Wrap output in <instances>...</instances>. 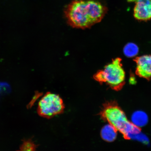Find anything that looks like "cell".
<instances>
[{
	"mask_svg": "<svg viewBox=\"0 0 151 151\" xmlns=\"http://www.w3.org/2000/svg\"><path fill=\"white\" fill-rule=\"evenodd\" d=\"M136 63V73L139 77L151 79V55L137 57L134 60Z\"/></svg>",
	"mask_w": 151,
	"mask_h": 151,
	"instance_id": "5",
	"label": "cell"
},
{
	"mask_svg": "<svg viewBox=\"0 0 151 151\" xmlns=\"http://www.w3.org/2000/svg\"><path fill=\"white\" fill-rule=\"evenodd\" d=\"M117 131L110 124H107L103 127L101 131V137L103 140L112 142L116 139Z\"/></svg>",
	"mask_w": 151,
	"mask_h": 151,
	"instance_id": "7",
	"label": "cell"
},
{
	"mask_svg": "<svg viewBox=\"0 0 151 151\" xmlns=\"http://www.w3.org/2000/svg\"><path fill=\"white\" fill-rule=\"evenodd\" d=\"M134 8V16L139 20L147 21L151 19V0H137Z\"/></svg>",
	"mask_w": 151,
	"mask_h": 151,
	"instance_id": "6",
	"label": "cell"
},
{
	"mask_svg": "<svg viewBox=\"0 0 151 151\" xmlns=\"http://www.w3.org/2000/svg\"><path fill=\"white\" fill-rule=\"evenodd\" d=\"M65 108L63 100L59 95L48 92L39 101L37 112L40 116L49 119L62 114Z\"/></svg>",
	"mask_w": 151,
	"mask_h": 151,
	"instance_id": "4",
	"label": "cell"
},
{
	"mask_svg": "<svg viewBox=\"0 0 151 151\" xmlns=\"http://www.w3.org/2000/svg\"><path fill=\"white\" fill-rule=\"evenodd\" d=\"M132 123L139 128L146 125L148 122V117L144 112L137 111L134 113L132 117Z\"/></svg>",
	"mask_w": 151,
	"mask_h": 151,
	"instance_id": "8",
	"label": "cell"
},
{
	"mask_svg": "<svg viewBox=\"0 0 151 151\" xmlns=\"http://www.w3.org/2000/svg\"><path fill=\"white\" fill-rule=\"evenodd\" d=\"M100 115L103 120L121 133L124 139H140L142 137H140V128L128 121L125 113L115 102L105 104Z\"/></svg>",
	"mask_w": 151,
	"mask_h": 151,
	"instance_id": "2",
	"label": "cell"
},
{
	"mask_svg": "<svg viewBox=\"0 0 151 151\" xmlns=\"http://www.w3.org/2000/svg\"><path fill=\"white\" fill-rule=\"evenodd\" d=\"M137 0H127V1L128 2H135L136 1H137Z\"/></svg>",
	"mask_w": 151,
	"mask_h": 151,
	"instance_id": "11",
	"label": "cell"
},
{
	"mask_svg": "<svg viewBox=\"0 0 151 151\" xmlns=\"http://www.w3.org/2000/svg\"><path fill=\"white\" fill-rule=\"evenodd\" d=\"M23 142L20 147V150L34 151L36 150L37 146L35 144L31 139L23 141Z\"/></svg>",
	"mask_w": 151,
	"mask_h": 151,
	"instance_id": "10",
	"label": "cell"
},
{
	"mask_svg": "<svg viewBox=\"0 0 151 151\" xmlns=\"http://www.w3.org/2000/svg\"><path fill=\"white\" fill-rule=\"evenodd\" d=\"M121 58H117L105 66L93 76V78L100 84H106L113 90L122 89L125 84V73L122 67Z\"/></svg>",
	"mask_w": 151,
	"mask_h": 151,
	"instance_id": "3",
	"label": "cell"
},
{
	"mask_svg": "<svg viewBox=\"0 0 151 151\" xmlns=\"http://www.w3.org/2000/svg\"><path fill=\"white\" fill-rule=\"evenodd\" d=\"M139 49L137 45L133 43H129L124 47L123 52L125 55L128 58L136 56L139 52Z\"/></svg>",
	"mask_w": 151,
	"mask_h": 151,
	"instance_id": "9",
	"label": "cell"
},
{
	"mask_svg": "<svg viewBox=\"0 0 151 151\" xmlns=\"http://www.w3.org/2000/svg\"><path fill=\"white\" fill-rule=\"evenodd\" d=\"M107 12L106 7L94 0H75L65 9L68 23L73 28L84 29L99 23Z\"/></svg>",
	"mask_w": 151,
	"mask_h": 151,
	"instance_id": "1",
	"label": "cell"
}]
</instances>
